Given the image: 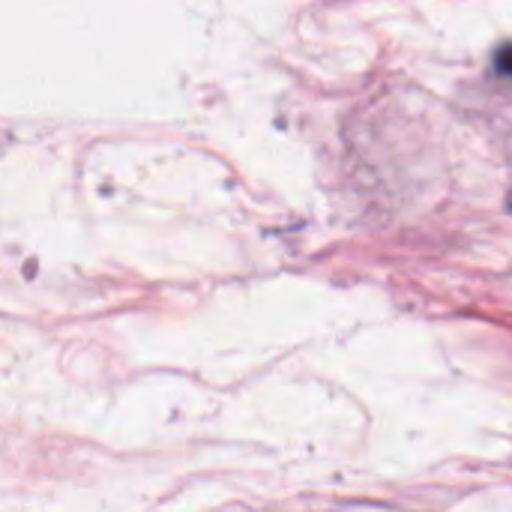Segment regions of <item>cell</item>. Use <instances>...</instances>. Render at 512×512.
Masks as SVG:
<instances>
[{"label":"cell","mask_w":512,"mask_h":512,"mask_svg":"<svg viewBox=\"0 0 512 512\" xmlns=\"http://www.w3.org/2000/svg\"><path fill=\"white\" fill-rule=\"evenodd\" d=\"M495 63H498V69H501V72H507V75H512V45H504V48L498 51Z\"/></svg>","instance_id":"cell-1"},{"label":"cell","mask_w":512,"mask_h":512,"mask_svg":"<svg viewBox=\"0 0 512 512\" xmlns=\"http://www.w3.org/2000/svg\"><path fill=\"white\" fill-rule=\"evenodd\" d=\"M510 201H512V198H510Z\"/></svg>","instance_id":"cell-2"}]
</instances>
